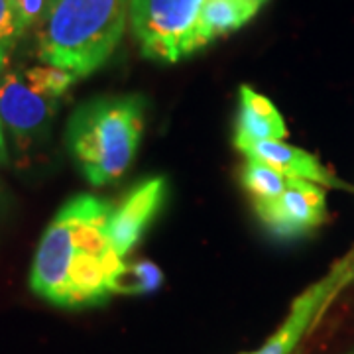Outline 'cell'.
<instances>
[{
  "label": "cell",
  "mask_w": 354,
  "mask_h": 354,
  "mask_svg": "<svg viewBox=\"0 0 354 354\" xmlns=\"http://www.w3.org/2000/svg\"><path fill=\"white\" fill-rule=\"evenodd\" d=\"M113 205L77 195L51 218L39 239L30 288L57 307H91L111 295L109 281L124 262L109 239Z\"/></svg>",
  "instance_id": "1"
},
{
  "label": "cell",
  "mask_w": 354,
  "mask_h": 354,
  "mask_svg": "<svg viewBox=\"0 0 354 354\" xmlns=\"http://www.w3.org/2000/svg\"><path fill=\"white\" fill-rule=\"evenodd\" d=\"M246 158L258 160L262 164L278 169L279 174L295 179H307L321 187H335V189H351L346 183H342L339 177L329 171L325 165L317 160V156L305 152L301 148H295L286 144L283 140H268L258 142L244 150Z\"/></svg>",
  "instance_id": "9"
},
{
  "label": "cell",
  "mask_w": 354,
  "mask_h": 354,
  "mask_svg": "<svg viewBox=\"0 0 354 354\" xmlns=\"http://www.w3.org/2000/svg\"><path fill=\"white\" fill-rule=\"evenodd\" d=\"M144 132V101L138 95L101 97L71 114L67 146L81 174L95 187L124 176Z\"/></svg>",
  "instance_id": "3"
},
{
  "label": "cell",
  "mask_w": 354,
  "mask_h": 354,
  "mask_svg": "<svg viewBox=\"0 0 354 354\" xmlns=\"http://www.w3.org/2000/svg\"><path fill=\"white\" fill-rule=\"evenodd\" d=\"M254 211L262 225L279 239L301 236L325 223L327 195L313 181L293 177L278 197L254 203Z\"/></svg>",
  "instance_id": "7"
},
{
  "label": "cell",
  "mask_w": 354,
  "mask_h": 354,
  "mask_svg": "<svg viewBox=\"0 0 354 354\" xmlns=\"http://www.w3.org/2000/svg\"><path fill=\"white\" fill-rule=\"evenodd\" d=\"M293 177L279 174L278 169L262 164L258 160L246 158V164L242 167L241 183L244 189L248 191V195L252 197V203L268 201L278 197L279 193H283L286 187L290 185Z\"/></svg>",
  "instance_id": "13"
},
{
  "label": "cell",
  "mask_w": 354,
  "mask_h": 354,
  "mask_svg": "<svg viewBox=\"0 0 354 354\" xmlns=\"http://www.w3.org/2000/svg\"><path fill=\"white\" fill-rule=\"evenodd\" d=\"M266 2L268 0H203L197 20L199 50L244 28Z\"/></svg>",
  "instance_id": "11"
},
{
  "label": "cell",
  "mask_w": 354,
  "mask_h": 354,
  "mask_svg": "<svg viewBox=\"0 0 354 354\" xmlns=\"http://www.w3.org/2000/svg\"><path fill=\"white\" fill-rule=\"evenodd\" d=\"M239 118L234 132V148L244 152L248 146L268 140L288 138L286 120L268 97L256 88L242 85L239 93Z\"/></svg>",
  "instance_id": "10"
},
{
  "label": "cell",
  "mask_w": 354,
  "mask_h": 354,
  "mask_svg": "<svg viewBox=\"0 0 354 354\" xmlns=\"http://www.w3.org/2000/svg\"><path fill=\"white\" fill-rule=\"evenodd\" d=\"M203 0H132L130 26L146 59L177 64L199 51L197 20Z\"/></svg>",
  "instance_id": "4"
},
{
  "label": "cell",
  "mask_w": 354,
  "mask_h": 354,
  "mask_svg": "<svg viewBox=\"0 0 354 354\" xmlns=\"http://www.w3.org/2000/svg\"><path fill=\"white\" fill-rule=\"evenodd\" d=\"M59 99L38 87L26 71L0 73V122L16 144L28 148L50 128Z\"/></svg>",
  "instance_id": "5"
},
{
  "label": "cell",
  "mask_w": 354,
  "mask_h": 354,
  "mask_svg": "<svg viewBox=\"0 0 354 354\" xmlns=\"http://www.w3.org/2000/svg\"><path fill=\"white\" fill-rule=\"evenodd\" d=\"M6 160V144H4V134H2V122H0V164Z\"/></svg>",
  "instance_id": "17"
},
{
  "label": "cell",
  "mask_w": 354,
  "mask_h": 354,
  "mask_svg": "<svg viewBox=\"0 0 354 354\" xmlns=\"http://www.w3.org/2000/svg\"><path fill=\"white\" fill-rule=\"evenodd\" d=\"M20 38L22 32L16 18L14 0H0V73H4V67Z\"/></svg>",
  "instance_id": "15"
},
{
  "label": "cell",
  "mask_w": 354,
  "mask_h": 354,
  "mask_svg": "<svg viewBox=\"0 0 354 354\" xmlns=\"http://www.w3.org/2000/svg\"><path fill=\"white\" fill-rule=\"evenodd\" d=\"M53 2L55 0H14L16 18H18L22 36L32 28H39V24L46 20L50 8L53 6Z\"/></svg>",
  "instance_id": "16"
},
{
  "label": "cell",
  "mask_w": 354,
  "mask_h": 354,
  "mask_svg": "<svg viewBox=\"0 0 354 354\" xmlns=\"http://www.w3.org/2000/svg\"><path fill=\"white\" fill-rule=\"evenodd\" d=\"M164 283V274L160 266L150 260H140L132 264H120L109 281L111 295H146L160 290Z\"/></svg>",
  "instance_id": "12"
},
{
  "label": "cell",
  "mask_w": 354,
  "mask_h": 354,
  "mask_svg": "<svg viewBox=\"0 0 354 354\" xmlns=\"http://www.w3.org/2000/svg\"><path fill=\"white\" fill-rule=\"evenodd\" d=\"M26 75L30 77L38 87H41L46 93H50L53 97L62 99L69 87L77 81V77L69 71H65L62 67H53V65H36L26 69Z\"/></svg>",
  "instance_id": "14"
},
{
  "label": "cell",
  "mask_w": 354,
  "mask_h": 354,
  "mask_svg": "<svg viewBox=\"0 0 354 354\" xmlns=\"http://www.w3.org/2000/svg\"><path fill=\"white\" fill-rule=\"evenodd\" d=\"M132 0H55L38 28V59L77 79L109 62L124 36Z\"/></svg>",
  "instance_id": "2"
},
{
  "label": "cell",
  "mask_w": 354,
  "mask_h": 354,
  "mask_svg": "<svg viewBox=\"0 0 354 354\" xmlns=\"http://www.w3.org/2000/svg\"><path fill=\"white\" fill-rule=\"evenodd\" d=\"M165 197L167 181L164 177H152L128 191L120 205L113 207L109 218V239L122 260L138 244L144 230L162 209Z\"/></svg>",
  "instance_id": "8"
},
{
  "label": "cell",
  "mask_w": 354,
  "mask_h": 354,
  "mask_svg": "<svg viewBox=\"0 0 354 354\" xmlns=\"http://www.w3.org/2000/svg\"><path fill=\"white\" fill-rule=\"evenodd\" d=\"M354 279V250L346 254L341 262L333 266L329 274L313 283L293 301L283 325L279 327L262 348L246 354H291L299 344L305 333L317 323V319L327 311L333 299Z\"/></svg>",
  "instance_id": "6"
}]
</instances>
